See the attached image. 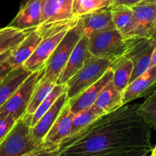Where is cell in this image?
Wrapping results in <instances>:
<instances>
[{
    "label": "cell",
    "instance_id": "obj_10",
    "mask_svg": "<svg viewBox=\"0 0 156 156\" xmlns=\"http://www.w3.org/2000/svg\"><path fill=\"white\" fill-rule=\"evenodd\" d=\"M69 29L61 30L44 37L31 56L24 62L23 67L30 73H35L45 69L47 61Z\"/></svg>",
    "mask_w": 156,
    "mask_h": 156
},
{
    "label": "cell",
    "instance_id": "obj_18",
    "mask_svg": "<svg viewBox=\"0 0 156 156\" xmlns=\"http://www.w3.org/2000/svg\"><path fill=\"white\" fill-rule=\"evenodd\" d=\"M82 24V34L89 37L98 32L115 28L111 8L96 11L79 18Z\"/></svg>",
    "mask_w": 156,
    "mask_h": 156
},
{
    "label": "cell",
    "instance_id": "obj_25",
    "mask_svg": "<svg viewBox=\"0 0 156 156\" xmlns=\"http://www.w3.org/2000/svg\"><path fill=\"white\" fill-rule=\"evenodd\" d=\"M55 85H56V83L51 82L49 79H44L43 76H41L34 90L26 114L34 115L38 107L44 101L47 95L51 92Z\"/></svg>",
    "mask_w": 156,
    "mask_h": 156
},
{
    "label": "cell",
    "instance_id": "obj_17",
    "mask_svg": "<svg viewBox=\"0 0 156 156\" xmlns=\"http://www.w3.org/2000/svg\"><path fill=\"white\" fill-rule=\"evenodd\" d=\"M74 117L75 114L70 110L68 101L60 115L46 136L44 144L60 146L69 136Z\"/></svg>",
    "mask_w": 156,
    "mask_h": 156
},
{
    "label": "cell",
    "instance_id": "obj_31",
    "mask_svg": "<svg viewBox=\"0 0 156 156\" xmlns=\"http://www.w3.org/2000/svg\"><path fill=\"white\" fill-rule=\"evenodd\" d=\"M145 0H113L112 7H117V6H126V7H133L138 3Z\"/></svg>",
    "mask_w": 156,
    "mask_h": 156
},
{
    "label": "cell",
    "instance_id": "obj_20",
    "mask_svg": "<svg viewBox=\"0 0 156 156\" xmlns=\"http://www.w3.org/2000/svg\"><path fill=\"white\" fill-rule=\"evenodd\" d=\"M111 10L115 28L125 39H133L136 23L132 9L126 6H117L111 8Z\"/></svg>",
    "mask_w": 156,
    "mask_h": 156
},
{
    "label": "cell",
    "instance_id": "obj_5",
    "mask_svg": "<svg viewBox=\"0 0 156 156\" xmlns=\"http://www.w3.org/2000/svg\"><path fill=\"white\" fill-rule=\"evenodd\" d=\"M131 40H126L116 28L98 32L89 37V50L94 57L114 62L125 56Z\"/></svg>",
    "mask_w": 156,
    "mask_h": 156
},
{
    "label": "cell",
    "instance_id": "obj_4",
    "mask_svg": "<svg viewBox=\"0 0 156 156\" xmlns=\"http://www.w3.org/2000/svg\"><path fill=\"white\" fill-rule=\"evenodd\" d=\"M82 35V24L80 19L67 31L44 69L43 77L56 84L59 76L65 68L73 50Z\"/></svg>",
    "mask_w": 156,
    "mask_h": 156
},
{
    "label": "cell",
    "instance_id": "obj_21",
    "mask_svg": "<svg viewBox=\"0 0 156 156\" xmlns=\"http://www.w3.org/2000/svg\"><path fill=\"white\" fill-rule=\"evenodd\" d=\"M31 73L24 67L11 70L0 82V107L13 95Z\"/></svg>",
    "mask_w": 156,
    "mask_h": 156
},
{
    "label": "cell",
    "instance_id": "obj_8",
    "mask_svg": "<svg viewBox=\"0 0 156 156\" xmlns=\"http://www.w3.org/2000/svg\"><path fill=\"white\" fill-rule=\"evenodd\" d=\"M131 9L136 23L134 38L151 39L156 27V0H145Z\"/></svg>",
    "mask_w": 156,
    "mask_h": 156
},
{
    "label": "cell",
    "instance_id": "obj_33",
    "mask_svg": "<svg viewBox=\"0 0 156 156\" xmlns=\"http://www.w3.org/2000/svg\"><path fill=\"white\" fill-rule=\"evenodd\" d=\"M12 50H13V49H12ZM12 50H8V51L5 52V53H3L2 54L0 55V65H1L2 63H3L5 61H6L8 59H9V56H10L11 53H12Z\"/></svg>",
    "mask_w": 156,
    "mask_h": 156
},
{
    "label": "cell",
    "instance_id": "obj_26",
    "mask_svg": "<svg viewBox=\"0 0 156 156\" xmlns=\"http://www.w3.org/2000/svg\"><path fill=\"white\" fill-rule=\"evenodd\" d=\"M113 0H73V13L78 19L96 11L111 8Z\"/></svg>",
    "mask_w": 156,
    "mask_h": 156
},
{
    "label": "cell",
    "instance_id": "obj_34",
    "mask_svg": "<svg viewBox=\"0 0 156 156\" xmlns=\"http://www.w3.org/2000/svg\"><path fill=\"white\" fill-rule=\"evenodd\" d=\"M156 66V47L154 49V51L152 53V62H151V66Z\"/></svg>",
    "mask_w": 156,
    "mask_h": 156
},
{
    "label": "cell",
    "instance_id": "obj_13",
    "mask_svg": "<svg viewBox=\"0 0 156 156\" xmlns=\"http://www.w3.org/2000/svg\"><path fill=\"white\" fill-rule=\"evenodd\" d=\"M156 87V66H151L147 71L134 79L122 92L123 105L141 98L148 97Z\"/></svg>",
    "mask_w": 156,
    "mask_h": 156
},
{
    "label": "cell",
    "instance_id": "obj_11",
    "mask_svg": "<svg viewBox=\"0 0 156 156\" xmlns=\"http://www.w3.org/2000/svg\"><path fill=\"white\" fill-rule=\"evenodd\" d=\"M42 0H24L19 11L8 26L22 30L37 29L41 24Z\"/></svg>",
    "mask_w": 156,
    "mask_h": 156
},
{
    "label": "cell",
    "instance_id": "obj_3",
    "mask_svg": "<svg viewBox=\"0 0 156 156\" xmlns=\"http://www.w3.org/2000/svg\"><path fill=\"white\" fill-rule=\"evenodd\" d=\"M32 117L25 114L0 142V156H24L43 146H38L32 138Z\"/></svg>",
    "mask_w": 156,
    "mask_h": 156
},
{
    "label": "cell",
    "instance_id": "obj_22",
    "mask_svg": "<svg viewBox=\"0 0 156 156\" xmlns=\"http://www.w3.org/2000/svg\"><path fill=\"white\" fill-rule=\"evenodd\" d=\"M111 68L113 71V83L122 93L130 82L133 63L130 59L123 56L113 62Z\"/></svg>",
    "mask_w": 156,
    "mask_h": 156
},
{
    "label": "cell",
    "instance_id": "obj_2",
    "mask_svg": "<svg viewBox=\"0 0 156 156\" xmlns=\"http://www.w3.org/2000/svg\"><path fill=\"white\" fill-rule=\"evenodd\" d=\"M73 0H42L41 24L37 30L44 37L69 29L79 18L73 13Z\"/></svg>",
    "mask_w": 156,
    "mask_h": 156
},
{
    "label": "cell",
    "instance_id": "obj_14",
    "mask_svg": "<svg viewBox=\"0 0 156 156\" xmlns=\"http://www.w3.org/2000/svg\"><path fill=\"white\" fill-rule=\"evenodd\" d=\"M68 101L66 91H65L56 101L53 106L40 118L36 124L32 126V138L38 146L44 145V140L46 136L60 115L61 112Z\"/></svg>",
    "mask_w": 156,
    "mask_h": 156
},
{
    "label": "cell",
    "instance_id": "obj_12",
    "mask_svg": "<svg viewBox=\"0 0 156 156\" xmlns=\"http://www.w3.org/2000/svg\"><path fill=\"white\" fill-rule=\"evenodd\" d=\"M92 56L89 50V37L82 34L56 84L66 85L67 82L79 72L84 66L85 62Z\"/></svg>",
    "mask_w": 156,
    "mask_h": 156
},
{
    "label": "cell",
    "instance_id": "obj_30",
    "mask_svg": "<svg viewBox=\"0 0 156 156\" xmlns=\"http://www.w3.org/2000/svg\"><path fill=\"white\" fill-rule=\"evenodd\" d=\"M18 120L12 115L0 117V142L15 126Z\"/></svg>",
    "mask_w": 156,
    "mask_h": 156
},
{
    "label": "cell",
    "instance_id": "obj_29",
    "mask_svg": "<svg viewBox=\"0 0 156 156\" xmlns=\"http://www.w3.org/2000/svg\"><path fill=\"white\" fill-rule=\"evenodd\" d=\"M151 149H129L103 152L91 156H149Z\"/></svg>",
    "mask_w": 156,
    "mask_h": 156
},
{
    "label": "cell",
    "instance_id": "obj_15",
    "mask_svg": "<svg viewBox=\"0 0 156 156\" xmlns=\"http://www.w3.org/2000/svg\"><path fill=\"white\" fill-rule=\"evenodd\" d=\"M113 79V71L110 68L96 83L84 91L77 98L69 101L70 110L76 115L79 113L91 108L97 100L99 94L108 82Z\"/></svg>",
    "mask_w": 156,
    "mask_h": 156
},
{
    "label": "cell",
    "instance_id": "obj_35",
    "mask_svg": "<svg viewBox=\"0 0 156 156\" xmlns=\"http://www.w3.org/2000/svg\"><path fill=\"white\" fill-rule=\"evenodd\" d=\"M151 43H152V45L155 47V48L156 47V35H155V36L151 38Z\"/></svg>",
    "mask_w": 156,
    "mask_h": 156
},
{
    "label": "cell",
    "instance_id": "obj_16",
    "mask_svg": "<svg viewBox=\"0 0 156 156\" xmlns=\"http://www.w3.org/2000/svg\"><path fill=\"white\" fill-rule=\"evenodd\" d=\"M43 39L44 37L37 29L30 30L25 38L12 50L8 59L12 69L23 67L24 62L31 56Z\"/></svg>",
    "mask_w": 156,
    "mask_h": 156
},
{
    "label": "cell",
    "instance_id": "obj_36",
    "mask_svg": "<svg viewBox=\"0 0 156 156\" xmlns=\"http://www.w3.org/2000/svg\"><path fill=\"white\" fill-rule=\"evenodd\" d=\"M149 156H156V145H155V147L152 148V152H151Z\"/></svg>",
    "mask_w": 156,
    "mask_h": 156
},
{
    "label": "cell",
    "instance_id": "obj_37",
    "mask_svg": "<svg viewBox=\"0 0 156 156\" xmlns=\"http://www.w3.org/2000/svg\"><path fill=\"white\" fill-rule=\"evenodd\" d=\"M155 35H156V27H155V34H154V36H155ZM153 36V37H154Z\"/></svg>",
    "mask_w": 156,
    "mask_h": 156
},
{
    "label": "cell",
    "instance_id": "obj_1",
    "mask_svg": "<svg viewBox=\"0 0 156 156\" xmlns=\"http://www.w3.org/2000/svg\"><path fill=\"white\" fill-rule=\"evenodd\" d=\"M140 104L125 105L85 132L60 145L62 156H91L120 149H152V127L139 114Z\"/></svg>",
    "mask_w": 156,
    "mask_h": 156
},
{
    "label": "cell",
    "instance_id": "obj_32",
    "mask_svg": "<svg viewBox=\"0 0 156 156\" xmlns=\"http://www.w3.org/2000/svg\"><path fill=\"white\" fill-rule=\"evenodd\" d=\"M12 69V68L8 62V59L0 65V82L5 78V76L10 73Z\"/></svg>",
    "mask_w": 156,
    "mask_h": 156
},
{
    "label": "cell",
    "instance_id": "obj_23",
    "mask_svg": "<svg viewBox=\"0 0 156 156\" xmlns=\"http://www.w3.org/2000/svg\"><path fill=\"white\" fill-rule=\"evenodd\" d=\"M101 117V116L96 112L91 107L75 115L69 136L63 143L69 141L85 132Z\"/></svg>",
    "mask_w": 156,
    "mask_h": 156
},
{
    "label": "cell",
    "instance_id": "obj_27",
    "mask_svg": "<svg viewBox=\"0 0 156 156\" xmlns=\"http://www.w3.org/2000/svg\"><path fill=\"white\" fill-rule=\"evenodd\" d=\"M66 91V85H61V84H56L51 92L47 95V97L44 99V101L41 104L37 111L34 114L32 117L31 127L36 124L37 122L40 120L41 117L51 108L56 101Z\"/></svg>",
    "mask_w": 156,
    "mask_h": 156
},
{
    "label": "cell",
    "instance_id": "obj_9",
    "mask_svg": "<svg viewBox=\"0 0 156 156\" xmlns=\"http://www.w3.org/2000/svg\"><path fill=\"white\" fill-rule=\"evenodd\" d=\"M154 49L155 47L152 44L150 39H131L129 49L125 54V56L130 59L133 63L130 82L150 68Z\"/></svg>",
    "mask_w": 156,
    "mask_h": 156
},
{
    "label": "cell",
    "instance_id": "obj_19",
    "mask_svg": "<svg viewBox=\"0 0 156 156\" xmlns=\"http://www.w3.org/2000/svg\"><path fill=\"white\" fill-rule=\"evenodd\" d=\"M122 106V93L117 90L111 80L102 89L91 108L103 117Z\"/></svg>",
    "mask_w": 156,
    "mask_h": 156
},
{
    "label": "cell",
    "instance_id": "obj_7",
    "mask_svg": "<svg viewBox=\"0 0 156 156\" xmlns=\"http://www.w3.org/2000/svg\"><path fill=\"white\" fill-rule=\"evenodd\" d=\"M44 73V69L30 75L13 95L0 107V117L12 115L18 120L25 115L35 86Z\"/></svg>",
    "mask_w": 156,
    "mask_h": 156
},
{
    "label": "cell",
    "instance_id": "obj_24",
    "mask_svg": "<svg viewBox=\"0 0 156 156\" xmlns=\"http://www.w3.org/2000/svg\"><path fill=\"white\" fill-rule=\"evenodd\" d=\"M30 31L9 26L0 29V55L17 47Z\"/></svg>",
    "mask_w": 156,
    "mask_h": 156
},
{
    "label": "cell",
    "instance_id": "obj_6",
    "mask_svg": "<svg viewBox=\"0 0 156 156\" xmlns=\"http://www.w3.org/2000/svg\"><path fill=\"white\" fill-rule=\"evenodd\" d=\"M112 62L108 59L92 56L84 66L66 83L68 101L73 100L84 91L98 82L111 68Z\"/></svg>",
    "mask_w": 156,
    "mask_h": 156
},
{
    "label": "cell",
    "instance_id": "obj_28",
    "mask_svg": "<svg viewBox=\"0 0 156 156\" xmlns=\"http://www.w3.org/2000/svg\"><path fill=\"white\" fill-rule=\"evenodd\" d=\"M138 112L145 121L156 130V90L148 96L143 104H140Z\"/></svg>",
    "mask_w": 156,
    "mask_h": 156
}]
</instances>
